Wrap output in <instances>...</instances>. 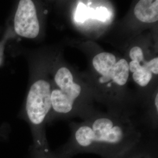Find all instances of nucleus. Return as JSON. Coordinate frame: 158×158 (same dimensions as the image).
Wrapping results in <instances>:
<instances>
[{"instance_id":"15","label":"nucleus","mask_w":158,"mask_h":158,"mask_svg":"<svg viewBox=\"0 0 158 158\" xmlns=\"http://www.w3.org/2000/svg\"></svg>"},{"instance_id":"10","label":"nucleus","mask_w":158,"mask_h":158,"mask_svg":"<svg viewBox=\"0 0 158 158\" xmlns=\"http://www.w3.org/2000/svg\"><path fill=\"white\" fill-rule=\"evenodd\" d=\"M94 9L88 7L83 2H79L75 14V20L77 23H85L89 18H92Z\"/></svg>"},{"instance_id":"3","label":"nucleus","mask_w":158,"mask_h":158,"mask_svg":"<svg viewBox=\"0 0 158 158\" xmlns=\"http://www.w3.org/2000/svg\"><path fill=\"white\" fill-rule=\"evenodd\" d=\"M14 28L15 32L23 38L34 39L38 36L40 23L32 1H19L14 16Z\"/></svg>"},{"instance_id":"2","label":"nucleus","mask_w":158,"mask_h":158,"mask_svg":"<svg viewBox=\"0 0 158 158\" xmlns=\"http://www.w3.org/2000/svg\"><path fill=\"white\" fill-rule=\"evenodd\" d=\"M51 85L40 79L31 85L27 98L26 112L29 121L34 125H40L45 121L51 110Z\"/></svg>"},{"instance_id":"4","label":"nucleus","mask_w":158,"mask_h":158,"mask_svg":"<svg viewBox=\"0 0 158 158\" xmlns=\"http://www.w3.org/2000/svg\"><path fill=\"white\" fill-rule=\"evenodd\" d=\"M81 90L80 85L74 83L67 90L55 89L52 91V107L56 113L68 114L73 109L74 102L80 95Z\"/></svg>"},{"instance_id":"1","label":"nucleus","mask_w":158,"mask_h":158,"mask_svg":"<svg viewBox=\"0 0 158 158\" xmlns=\"http://www.w3.org/2000/svg\"><path fill=\"white\" fill-rule=\"evenodd\" d=\"M75 144L81 149L117 148L124 143V133L119 125L107 118L96 119L91 126L83 125L74 135Z\"/></svg>"},{"instance_id":"7","label":"nucleus","mask_w":158,"mask_h":158,"mask_svg":"<svg viewBox=\"0 0 158 158\" xmlns=\"http://www.w3.org/2000/svg\"><path fill=\"white\" fill-rule=\"evenodd\" d=\"M129 65L127 61L120 59L113 67L109 76V80H113L114 82L119 85H124L129 77Z\"/></svg>"},{"instance_id":"8","label":"nucleus","mask_w":158,"mask_h":158,"mask_svg":"<svg viewBox=\"0 0 158 158\" xmlns=\"http://www.w3.org/2000/svg\"><path fill=\"white\" fill-rule=\"evenodd\" d=\"M55 81L62 90H67L74 83L72 73L66 68H60L57 71L55 76Z\"/></svg>"},{"instance_id":"14","label":"nucleus","mask_w":158,"mask_h":158,"mask_svg":"<svg viewBox=\"0 0 158 158\" xmlns=\"http://www.w3.org/2000/svg\"><path fill=\"white\" fill-rule=\"evenodd\" d=\"M155 106L156 108V110L158 111V94H157L156 96V98H155Z\"/></svg>"},{"instance_id":"11","label":"nucleus","mask_w":158,"mask_h":158,"mask_svg":"<svg viewBox=\"0 0 158 158\" xmlns=\"http://www.w3.org/2000/svg\"><path fill=\"white\" fill-rule=\"evenodd\" d=\"M110 17V12L104 6H98L94 10L92 19H96L102 22L107 21Z\"/></svg>"},{"instance_id":"12","label":"nucleus","mask_w":158,"mask_h":158,"mask_svg":"<svg viewBox=\"0 0 158 158\" xmlns=\"http://www.w3.org/2000/svg\"><path fill=\"white\" fill-rule=\"evenodd\" d=\"M130 58L132 61H136L137 62L143 63L145 62L143 54L141 48L139 46H134L132 48L130 52Z\"/></svg>"},{"instance_id":"6","label":"nucleus","mask_w":158,"mask_h":158,"mask_svg":"<svg viewBox=\"0 0 158 158\" xmlns=\"http://www.w3.org/2000/svg\"><path fill=\"white\" fill-rule=\"evenodd\" d=\"M115 63V56L112 53L107 52H102L97 55L93 60V66L96 71L102 76L100 80L104 82L109 80L110 74Z\"/></svg>"},{"instance_id":"5","label":"nucleus","mask_w":158,"mask_h":158,"mask_svg":"<svg viewBox=\"0 0 158 158\" xmlns=\"http://www.w3.org/2000/svg\"><path fill=\"white\" fill-rule=\"evenodd\" d=\"M134 14L142 23H152L158 20V0H141L135 6Z\"/></svg>"},{"instance_id":"13","label":"nucleus","mask_w":158,"mask_h":158,"mask_svg":"<svg viewBox=\"0 0 158 158\" xmlns=\"http://www.w3.org/2000/svg\"><path fill=\"white\" fill-rule=\"evenodd\" d=\"M147 68L153 73L158 74V58L155 57L149 62H147Z\"/></svg>"},{"instance_id":"9","label":"nucleus","mask_w":158,"mask_h":158,"mask_svg":"<svg viewBox=\"0 0 158 158\" xmlns=\"http://www.w3.org/2000/svg\"><path fill=\"white\" fill-rule=\"evenodd\" d=\"M132 77L138 85L145 87L150 82L152 77V73L147 68V62L142 64V69L133 73Z\"/></svg>"}]
</instances>
